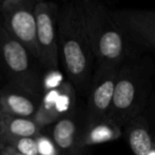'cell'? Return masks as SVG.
<instances>
[{"label":"cell","mask_w":155,"mask_h":155,"mask_svg":"<svg viewBox=\"0 0 155 155\" xmlns=\"http://www.w3.org/2000/svg\"><path fill=\"white\" fill-rule=\"evenodd\" d=\"M112 15L129 41L155 52V10H112Z\"/></svg>","instance_id":"cell-8"},{"label":"cell","mask_w":155,"mask_h":155,"mask_svg":"<svg viewBox=\"0 0 155 155\" xmlns=\"http://www.w3.org/2000/svg\"><path fill=\"white\" fill-rule=\"evenodd\" d=\"M34 61L28 50L0 26V62L11 85L41 96V77Z\"/></svg>","instance_id":"cell-4"},{"label":"cell","mask_w":155,"mask_h":155,"mask_svg":"<svg viewBox=\"0 0 155 155\" xmlns=\"http://www.w3.org/2000/svg\"><path fill=\"white\" fill-rule=\"evenodd\" d=\"M41 96L34 95L13 85L0 89V112L12 117L33 118Z\"/></svg>","instance_id":"cell-10"},{"label":"cell","mask_w":155,"mask_h":155,"mask_svg":"<svg viewBox=\"0 0 155 155\" xmlns=\"http://www.w3.org/2000/svg\"><path fill=\"white\" fill-rule=\"evenodd\" d=\"M2 118H3V114L0 112V135H1V127H2Z\"/></svg>","instance_id":"cell-18"},{"label":"cell","mask_w":155,"mask_h":155,"mask_svg":"<svg viewBox=\"0 0 155 155\" xmlns=\"http://www.w3.org/2000/svg\"><path fill=\"white\" fill-rule=\"evenodd\" d=\"M125 139L133 155H148L155 143V133L143 114L122 127Z\"/></svg>","instance_id":"cell-12"},{"label":"cell","mask_w":155,"mask_h":155,"mask_svg":"<svg viewBox=\"0 0 155 155\" xmlns=\"http://www.w3.org/2000/svg\"><path fill=\"white\" fill-rule=\"evenodd\" d=\"M148 155H155V143H154V146L152 147V149L150 150V152L148 153Z\"/></svg>","instance_id":"cell-19"},{"label":"cell","mask_w":155,"mask_h":155,"mask_svg":"<svg viewBox=\"0 0 155 155\" xmlns=\"http://www.w3.org/2000/svg\"><path fill=\"white\" fill-rule=\"evenodd\" d=\"M66 81L68 80L60 69H47L41 80V95L52 89L58 88Z\"/></svg>","instance_id":"cell-15"},{"label":"cell","mask_w":155,"mask_h":155,"mask_svg":"<svg viewBox=\"0 0 155 155\" xmlns=\"http://www.w3.org/2000/svg\"><path fill=\"white\" fill-rule=\"evenodd\" d=\"M43 129L35 122L33 118L24 117H12L3 115L1 135H0V147L10 140L20 138H35Z\"/></svg>","instance_id":"cell-14"},{"label":"cell","mask_w":155,"mask_h":155,"mask_svg":"<svg viewBox=\"0 0 155 155\" xmlns=\"http://www.w3.org/2000/svg\"><path fill=\"white\" fill-rule=\"evenodd\" d=\"M83 7L96 65L121 66L132 54L129 39L113 18L112 10L95 0H83Z\"/></svg>","instance_id":"cell-3"},{"label":"cell","mask_w":155,"mask_h":155,"mask_svg":"<svg viewBox=\"0 0 155 155\" xmlns=\"http://www.w3.org/2000/svg\"><path fill=\"white\" fill-rule=\"evenodd\" d=\"M0 155H24L21 153H19L18 151H16L14 148L9 146H5L3 148L0 149Z\"/></svg>","instance_id":"cell-17"},{"label":"cell","mask_w":155,"mask_h":155,"mask_svg":"<svg viewBox=\"0 0 155 155\" xmlns=\"http://www.w3.org/2000/svg\"><path fill=\"white\" fill-rule=\"evenodd\" d=\"M122 133V127L107 119L85 123L80 136V148L85 151L89 147L114 141L120 138Z\"/></svg>","instance_id":"cell-13"},{"label":"cell","mask_w":155,"mask_h":155,"mask_svg":"<svg viewBox=\"0 0 155 155\" xmlns=\"http://www.w3.org/2000/svg\"><path fill=\"white\" fill-rule=\"evenodd\" d=\"M35 0H0V26L39 63Z\"/></svg>","instance_id":"cell-5"},{"label":"cell","mask_w":155,"mask_h":155,"mask_svg":"<svg viewBox=\"0 0 155 155\" xmlns=\"http://www.w3.org/2000/svg\"><path fill=\"white\" fill-rule=\"evenodd\" d=\"M60 5L48 1H37L35 5L36 41L39 63L46 69H58V14Z\"/></svg>","instance_id":"cell-6"},{"label":"cell","mask_w":155,"mask_h":155,"mask_svg":"<svg viewBox=\"0 0 155 155\" xmlns=\"http://www.w3.org/2000/svg\"><path fill=\"white\" fill-rule=\"evenodd\" d=\"M39 155H66L56 147L49 134L44 133V130L35 137Z\"/></svg>","instance_id":"cell-16"},{"label":"cell","mask_w":155,"mask_h":155,"mask_svg":"<svg viewBox=\"0 0 155 155\" xmlns=\"http://www.w3.org/2000/svg\"><path fill=\"white\" fill-rule=\"evenodd\" d=\"M58 44L66 79L75 91L86 89L93 78L95 58L86 28L83 0L60 5Z\"/></svg>","instance_id":"cell-1"},{"label":"cell","mask_w":155,"mask_h":155,"mask_svg":"<svg viewBox=\"0 0 155 155\" xmlns=\"http://www.w3.org/2000/svg\"><path fill=\"white\" fill-rule=\"evenodd\" d=\"M153 67L148 61L133 56L120 66L114 97L105 119L123 127L143 114L153 87Z\"/></svg>","instance_id":"cell-2"},{"label":"cell","mask_w":155,"mask_h":155,"mask_svg":"<svg viewBox=\"0 0 155 155\" xmlns=\"http://www.w3.org/2000/svg\"><path fill=\"white\" fill-rule=\"evenodd\" d=\"M119 68L120 66L116 65L96 66L89 84L86 123L106 118L112 105Z\"/></svg>","instance_id":"cell-7"},{"label":"cell","mask_w":155,"mask_h":155,"mask_svg":"<svg viewBox=\"0 0 155 155\" xmlns=\"http://www.w3.org/2000/svg\"><path fill=\"white\" fill-rule=\"evenodd\" d=\"M82 130L78 124L75 112L63 117L52 124L50 137L58 149L66 155H83L80 148V136Z\"/></svg>","instance_id":"cell-11"},{"label":"cell","mask_w":155,"mask_h":155,"mask_svg":"<svg viewBox=\"0 0 155 155\" xmlns=\"http://www.w3.org/2000/svg\"><path fill=\"white\" fill-rule=\"evenodd\" d=\"M77 91L69 81L61 87L41 95L39 106L33 119L41 129L52 125L63 117L75 112Z\"/></svg>","instance_id":"cell-9"}]
</instances>
